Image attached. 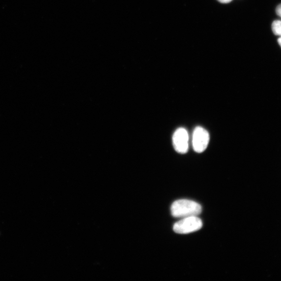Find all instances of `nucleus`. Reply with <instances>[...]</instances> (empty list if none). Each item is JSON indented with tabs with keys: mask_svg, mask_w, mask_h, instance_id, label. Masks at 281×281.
<instances>
[{
	"mask_svg": "<svg viewBox=\"0 0 281 281\" xmlns=\"http://www.w3.org/2000/svg\"><path fill=\"white\" fill-rule=\"evenodd\" d=\"M202 207L198 203L188 199H180L172 204V215L176 218L197 216L202 213Z\"/></svg>",
	"mask_w": 281,
	"mask_h": 281,
	"instance_id": "obj_1",
	"label": "nucleus"
},
{
	"mask_svg": "<svg viewBox=\"0 0 281 281\" xmlns=\"http://www.w3.org/2000/svg\"><path fill=\"white\" fill-rule=\"evenodd\" d=\"M202 221L197 216L184 218L174 225V231L178 234H187L200 230Z\"/></svg>",
	"mask_w": 281,
	"mask_h": 281,
	"instance_id": "obj_2",
	"label": "nucleus"
},
{
	"mask_svg": "<svg viewBox=\"0 0 281 281\" xmlns=\"http://www.w3.org/2000/svg\"><path fill=\"white\" fill-rule=\"evenodd\" d=\"M210 142V134L201 126H197L193 134V147L197 153H202L207 148Z\"/></svg>",
	"mask_w": 281,
	"mask_h": 281,
	"instance_id": "obj_3",
	"label": "nucleus"
},
{
	"mask_svg": "<svg viewBox=\"0 0 281 281\" xmlns=\"http://www.w3.org/2000/svg\"><path fill=\"white\" fill-rule=\"evenodd\" d=\"M188 134L184 128L178 129L173 135V141L175 150L179 153L185 154L188 149Z\"/></svg>",
	"mask_w": 281,
	"mask_h": 281,
	"instance_id": "obj_4",
	"label": "nucleus"
},
{
	"mask_svg": "<svg viewBox=\"0 0 281 281\" xmlns=\"http://www.w3.org/2000/svg\"><path fill=\"white\" fill-rule=\"evenodd\" d=\"M272 30L275 34L281 36V21H274L272 24Z\"/></svg>",
	"mask_w": 281,
	"mask_h": 281,
	"instance_id": "obj_5",
	"label": "nucleus"
},
{
	"mask_svg": "<svg viewBox=\"0 0 281 281\" xmlns=\"http://www.w3.org/2000/svg\"><path fill=\"white\" fill-rule=\"evenodd\" d=\"M276 13L279 16L281 17V4H280L277 7Z\"/></svg>",
	"mask_w": 281,
	"mask_h": 281,
	"instance_id": "obj_6",
	"label": "nucleus"
},
{
	"mask_svg": "<svg viewBox=\"0 0 281 281\" xmlns=\"http://www.w3.org/2000/svg\"><path fill=\"white\" fill-rule=\"evenodd\" d=\"M219 2L222 3H228L232 1V0H218Z\"/></svg>",
	"mask_w": 281,
	"mask_h": 281,
	"instance_id": "obj_7",
	"label": "nucleus"
},
{
	"mask_svg": "<svg viewBox=\"0 0 281 281\" xmlns=\"http://www.w3.org/2000/svg\"><path fill=\"white\" fill-rule=\"evenodd\" d=\"M278 43H279V45H280V47H281V37H280L278 39Z\"/></svg>",
	"mask_w": 281,
	"mask_h": 281,
	"instance_id": "obj_8",
	"label": "nucleus"
}]
</instances>
